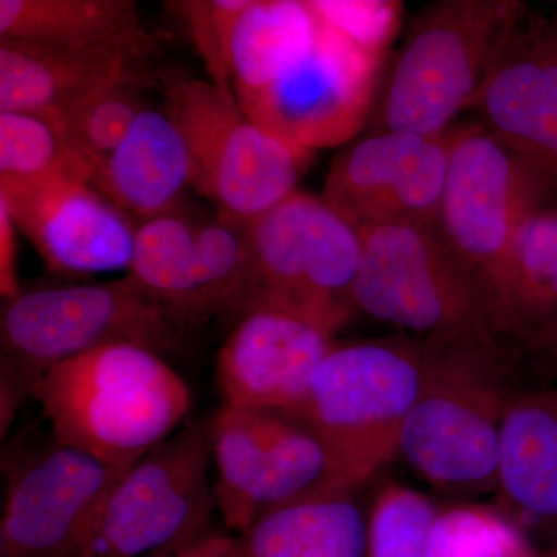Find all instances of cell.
<instances>
[{
    "label": "cell",
    "mask_w": 557,
    "mask_h": 557,
    "mask_svg": "<svg viewBox=\"0 0 557 557\" xmlns=\"http://www.w3.org/2000/svg\"><path fill=\"white\" fill-rule=\"evenodd\" d=\"M89 185L135 226L178 212L193 172L185 138L166 110H143Z\"/></svg>",
    "instance_id": "obj_20"
},
{
    "label": "cell",
    "mask_w": 557,
    "mask_h": 557,
    "mask_svg": "<svg viewBox=\"0 0 557 557\" xmlns=\"http://www.w3.org/2000/svg\"><path fill=\"white\" fill-rule=\"evenodd\" d=\"M542 557H557V549H553V552L544 553Z\"/></svg>",
    "instance_id": "obj_34"
},
{
    "label": "cell",
    "mask_w": 557,
    "mask_h": 557,
    "mask_svg": "<svg viewBox=\"0 0 557 557\" xmlns=\"http://www.w3.org/2000/svg\"><path fill=\"white\" fill-rule=\"evenodd\" d=\"M553 392H555V395L557 397V387H553Z\"/></svg>",
    "instance_id": "obj_35"
},
{
    "label": "cell",
    "mask_w": 557,
    "mask_h": 557,
    "mask_svg": "<svg viewBox=\"0 0 557 557\" xmlns=\"http://www.w3.org/2000/svg\"><path fill=\"white\" fill-rule=\"evenodd\" d=\"M141 30L134 0H0V40L79 44Z\"/></svg>",
    "instance_id": "obj_23"
},
{
    "label": "cell",
    "mask_w": 557,
    "mask_h": 557,
    "mask_svg": "<svg viewBox=\"0 0 557 557\" xmlns=\"http://www.w3.org/2000/svg\"><path fill=\"white\" fill-rule=\"evenodd\" d=\"M159 46L148 30L79 44L0 40V112L57 115L106 84L141 75Z\"/></svg>",
    "instance_id": "obj_18"
},
{
    "label": "cell",
    "mask_w": 557,
    "mask_h": 557,
    "mask_svg": "<svg viewBox=\"0 0 557 557\" xmlns=\"http://www.w3.org/2000/svg\"><path fill=\"white\" fill-rule=\"evenodd\" d=\"M245 231L251 263L249 311H288L333 335L358 313L354 289L361 233L321 196L295 190Z\"/></svg>",
    "instance_id": "obj_9"
},
{
    "label": "cell",
    "mask_w": 557,
    "mask_h": 557,
    "mask_svg": "<svg viewBox=\"0 0 557 557\" xmlns=\"http://www.w3.org/2000/svg\"><path fill=\"white\" fill-rule=\"evenodd\" d=\"M531 14L519 0H438L413 17L384 64L366 132L443 135L480 91Z\"/></svg>",
    "instance_id": "obj_2"
},
{
    "label": "cell",
    "mask_w": 557,
    "mask_h": 557,
    "mask_svg": "<svg viewBox=\"0 0 557 557\" xmlns=\"http://www.w3.org/2000/svg\"><path fill=\"white\" fill-rule=\"evenodd\" d=\"M361 237L358 313L417 338H507L486 288L437 228L384 226Z\"/></svg>",
    "instance_id": "obj_7"
},
{
    "label": "cell",
    "mask_w": 557,
    "mask_h": 557,
    "mask_svg": "<svg viewBox=\"0 0 557 557\" xmlns=\"http://www.w3.org/2000/svg\"><path fill=\"white\" fill-rule=\"evenodd\" d=\"M434 498L397 480H383L369 508V557H426L437 516Z\"/></svg>",
    "instance_id": "obj_27"
},
{
    "label": "cell",
    "mask_w": 557,
    "mask_h": 557,
    "mask_svg": "<svg viewBox=\"0 0 557 557\" xmlns=\"http://www.w3.org/2000/svg\"><path fill=\"white\" fill-rule=\"evenodd\" d=\"M17 230L11 218L7 201L0 197V295L3 300H11L21 295L17 277Z\"/></svg>",
    "instance_id": "obj_31"
},
{
    "label": "cell",
    "mask_w": 557,
    "mask_h": 557,
    "mask_svg": "<svg viewBox=\"0 0 557 557\" xmlns=\"http://www.w3.org/2000/svg\"><path fill=\"white\" fill-rule=\"evenodd\" d=\"M335 335L298 314L256 309L237 319L218 357L223 406L293 418Z\"/></svg>",
    "instance_id": "obj_16"
},
{
    "label": "cell",
    "mask_w": 557,
    "mask_h": 557,
    "mask_svg": "<svg viewBox=\"0 0 557 557\" xmlns=\"http://www.w3.org/2000/svg\"><path fill=\"white\" fill-rule=\"evenodd\" d=\"M369 509L358 490L325 482L237 534L244 557H369Z\"/></svg>",
    "instance_id": "obj_21"
},
{
    "label": "cell",
    "mask_w": 557,
    "mask_h": 557,
    "mask_svg": "<svg viewBox=\"0 0 557 557\" xmlns=\"http://www.w3.org/2000/svg\"><path fill=\"white\" fill-rule=\"evenodd\" d=\"M0 197L47 270L65 276L129 271L137 226L89 183L57 175L0 185Z\"/></svg>",
    "instance_id": "obj_15"
},
{
    "label": "cell",
    "mask_w": 557,
    "mask_h": 557,
    "mask_svg": "<svg viewBox=\"0 0 557 557\" xmlns=\"http://www.w3.org/2000/svg\"><path fill=\"white\" fill-rule=\"evenodd\" d=\"M69 175L60 132L50 116L25 110L0 112V185H24Z\"/></svg>",
    "instance_id": "obj_28"
},
{
    "label": "cell",
    "mask_w": 557,
    "mask_h": 557,
    "mask_svg": "<svg viewBox=\"0 0 557 557\" xmlns=\"http://www.w3.org/2000/svg\"><path fill=\"white\" fill-rule=\"evenodd\" d=\"M494 507L542 553L557 549V397L519 392L502 432Z\"/></svg>",
    "instance_id": "obj_19"
},
{
    "label": "cell",
    "mask_w": 557,
    "mask_h": 557,
    "mask_svg": "<svg viewBox=\"0 0 557 557\" xmlns=\"http://www.w3.org/2000/svg\"><path fill=\"white\" fill-rule=\"evenodd\" d=\"M146 83L143 75L113 81L50 116L60 132L70 177L90 183L102 161L119 148L146 109Z\"/></svg>",
    "instance_id": "obj_24"
},
{
    "label": "cell",
    "mask_w": 557,
    "mask_h": 557,
    "mask_svg": "<svg viewBox=\"0 0 557 557\" xmlns=\"http://www.w3.org/2000/svg\"><path fill=\"white\" fill-rule=\"evenodd\" d=\"M164 110L185 138L193 188L220 220L251 225L298 190L317 152L271 134L211 81L163 76Z\"/></svg>",
    "instance_id": "obj_6"
},
{
    "label": "cell",
    "mask_w": 557,
    "mask_h": 557,
    "mask_svg": "<svg viewBox=\"0 0 557 557\" xmlns=\"http://www.w3.org/2000/svg\"><path fill=\"white\" fill-rule=\"evenodd\" d=\"M249 0H183L168 7L185 24L194 47L205 62L209 79L234 97L231 84V40Z\"/></svg>",
    "instance_id": "obj_30"
},
{
    "label": "cell",
    "mask_w": 557,
    "mask_h": 557,
    "mask_svg": "<svg viewBox=\"0 0 557 557\" xmlns=\"http://www.w3.org/2000/svg\"><path fill=\"white\" fill-rule=\"evenodd\" d=\"M450 152L438 233L474 271L511 339V267L519 231L556 190L480 121L449 131Z\"/></svg>",
    "instance_id": "obj_8"
},
{
    "label": "cell",
    "mask_w": 557,
    "mask_h": 557,
    "mask_svg": "<svg viewBox=\"0 0 557 557\" xmlns=\"http://www.w3.org/2000/svg\"><path fill=\"white\" fill-rule=\"evenodd\" d=\"M183 324L129 276L106 284L30 289L5 300L0 318L2 432L51 369L110 344H132L168 355Z\"/></svg>",
    "instance_id": "obj_5"
},
{
    "label": "cell",
    "mask_w": 557,
    "mask_h": 557,
    "mask_svg": "<svg viewBox=\"0 0 557 557\" xmlns=\"http://www.w3.org/2000/svg\"><path fill=\"white\" fill-rule=\"evenodd\" d=\"M214 498L237 534L259 516L329 479V460L309 428L281 413L228 408L209 420Z\"/></svg>",
    "instance_id": "obj_12"
},
{
    "label": "cell",
    "mask_w": 557,
    "mask_h": 557,
    "mask_svg": "<svg viewBox=\"0 0 557 557\" xmlns=\"http://www.w3.org/2000/svg\"><path fill=\"white\" fill-rule=\"evenodd\" d=\"M322 25L361 53L386 61L403 25V3L395 0H309Z\"/></svg>",
    "instance_id": "obj_29"
},
{
    "label": "cell",
    "mask_w": 557,
    "mask_h": 557,
    "mask_svg": "<svg viewBox=\"0 0 557 557\" xmlns=\"http://www.w3.org/2000/svg\"><path fill=\"white\" fill-rule=\"evenodd\" d=\"M449 152V132H364L333 160L321 199L359 233L437 228Z\"/></svg>",
    "instance_id": "obj_13"
},
{
    "label": "cell",
    "mask_w": 557,
    "mask_h": 557,
    "mask_svg": "<svg viewBox=\"0 0 557 557\" xmlns=\"http://www.w3.org/2000/svg\"><path fill=\"white\" fill-rule=\"evenodd\" d=\"M428 339L426 379L401 429L398 457L432 490L456 502L494 496L505 416L515 395L512 341Z\"/></svg>",
    "instance_id": "obj_1"
},
{
    "label": "cell",
    "mask_w": 557,
    "mask_h": 557,
    "mask_svg": "<svg viewBox=\"0 0 557 557\" xmlns=\"http://www.w3.org/2000/svg\"><path fill=\"white\" fill-rule=\"evenodd\" d=\"M557 322V194L528 214L511 267V338L516 344Z\"/></svg>",
    "instance_id": "obj_25"
},
{
    "label": "cell",
    "mask_w": 557,
    "mask_h": 557,
    "mask_svg": "<svg viewBox=\"0 0 557 557\" xmlns=\"http://www.w3.org/2000/svg\"><path fill=\"white\" fill-rule=\"evenodd\" d=\"M211 461L209 421L178 429L113 487L75 557L156 555L203 534L215 508Z\"/></svg>",
    "instance_id": "obj_10"
},
{
    "label": "cell",
    "mask_w": 557,
    "mask_h": 557,
    "mask_svg": "<svg viewBox=\"0 0 557 557\" xmlns=\"http://www.w3.org/2000/svg\"><path fill=\"white\" fill-rule=\"evenodd\" d=\"M33 398L54 437L123 469L170 438L190 406L188 386L163 357L132 344L62 362Z\"/></svg>",
    "instance_id": "obj_4"
},
{
    "label": "cell",
    "mask_w": 557,
    "mask_h": 557,
    "mask_svg": "<svg viewBox=\"0 0 557 557\" xmlns=\"http://www.w3.org/2000/svg\"><path fill=\"white\" fill-rule=\"evenodd\" d=\"M384 64L321 24L300 60L236 101L249 119L293 145L313 152L336 148L366 132Z\"/></svg>",
    "instance_id": "obj_11"
},
{
    "label": "cell",
    "mask_w": 557,
    "mask_h": 557,
    "mask_svg": "<svg viewBox=\"0 0 557 557\" xmlns=\"http://www.w3.org/2000/svg\"><path fill=\"white\" fill-rule=\"evenodd\" d=\"M319 30L309 0H249L231 40L234 98L273 83L311 49Z\"/></svg>",
    "instance_id": "obj_22"
},
{
    "label": "cell",
    "mask_w": 557,
    "mask_h": 557,
    "mask_svg": "<svg viewBox=\"0 0 557 557\" xmlns=\"http://www.w3.org/2000/svg\"><path fill=\"white\" fill-rule=\"evenodd\" d=\"M112 467L51 434L11 469L0 520V557H75L113 487Z\"/></svg>",
    "instance_id": "obj_14"
},
{
    "label": "cell",
    "mask_w": 557,
    "mask_h": 557,
    "mask_svg": "<svg viewBox=\"0 0 557 557\" xmlns=\"http://www.w3.org/2000/svg\"><path fill=\"white\" fill-rule=\"evenodd\" d=\"M518 347L539 375L557 381V322L520 339Z\"/></svg>",
    "instance_id": "obj_33"
},
{
    "label": "cell",
    "mask_w": 557,
    "mask_h": 557,
    "mask_svg": "<svg viewBox=\"0 0 557 557\" xmlns=\"http://www.w3.org/2000/svg\"><path fill=\"white\" fill-rule=\"evenodd\" d=\"M541 552L494 504L442 505L426 544V557H542Z\"/></svg>",
    "instance_id": "obj_26"
},
{
    "label": "cell",
    "mask_w": 557,
    "mask_h": 557,
    "mask_svg": "<svg viewBox=\"0 0 557 557\" xmlns=\"http://www.w3.org/2000/svg\"><path fill=\"white\" fill-rule=\"evenodd\" d=\"M428 338L338 343L319 361L292 420L325 450L327 482L361 490L398 457L399 435L426 379Z\"/></svg>",
    "instance_id": "obj_3"
},
{
    "label": "cell",
    "mask_w": 557,
    "mask_h": 557,
    "mask_svg": "<svg viewBox=\"0 0 557 557\" xmlns=\"http://www.w3.org/2000/svg\"><path fill=\"white\" fill-rule=\"evenodd\" d=\"M472 112L557 193V20L531 11Z\"/></svg>",
    "instance_id": "obj_17"
},
{
    "label": "cell",
    "mask_w": 557,
    "mask_h": 557,
    "mask_svg": "<svg viewBox=\"0 0 557 557\" xmlns=\"http://www.w3.org/2000/svg\"><path fill=\"white\" fill-rule=\"evenodd\" d=\"M150 557H244L237 536L205 531L200 536L163 549Z\"/></svg>",
    "instance_id": "obj_32"
}]
</instances>
